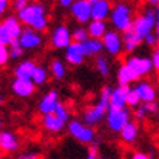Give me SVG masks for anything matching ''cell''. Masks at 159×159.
<instances>
[{
  "label": "cell",
  "instance_id": "39",
  "mask_svg": "<svg viewBox=\"0 0 159 159\" xmlns=\"http://www.w3.org/2000/svg\"><path fill=\"white\" fill-rule=\"evenodd\" d=\"M99 149H98V145L93 143V145L88 146V152H86V159H99Z\"/></svg>",
  "mask_w": 159,
  "mask_h": 159
},
{
  "label": "cell",
  "instance_id": "50",
  "mask_svg": "<svg viewBox=\"0 0 159 159\" xmlns=\"http://www.w3.org/2000/svg\"><path fill=\"white\" fill-rule=\"evenodd\" d=\"M88 2H89V3H91V5H92V3H95L97 0H88Z\"/></svg>",
  "mask_w": 159,
  "mask_h": 159
},
{
  "label": "cell",
  "instance_id": "27",
  "mask_svg": "<svg viewBox=\"0 0 159 159\" xmlns=\"http://www.w3.org/2000/svg\"><path fill=\"white\" fill-rule=\"evenodd\" d=\"M93 66L97 69V72L101 75L102 77H110L111 76V70H112V64L108 56L105 54H99L98 57H95L93 60Z\"/></svg>",
  "mask_w": 159,
  "mask_h": 159
},
{
  "label": "cell",
  "instance_id": "2",
  "mask_svg": "<svg viewBox=\"0 0 159 159\" xmlns=\"http://www.w3.org/2000/svg\"><path fill=\"white\" fill-rule=\"evenodd\" d=\"M134 18L136 16L131 5L124 2V0H121V2H117V3L112 5V10H111L108 20H110V24L114 31L120 32V34H124V32L131 29Z\"/></svg>",
  "mask_w": 159,
  "mask_h": 159
},
{
  "label": "cell",
  "instance_id": "44",
  "mask_svg": "<svg viewBox=\"0 0 159 159\" xmlns=\"http://www.w3.org/2000/svg\"><path fill=\"white\" fill-rule=\"evenodd\" d=\"M16 159H41V156L34 152H26V153H20Z\"/></svg>",
  "mask_w": 159,
  "mask_h": 159
},
{
  "label": "cell",
  "instance_id": "29",
  "mask_svg": "<svg viewBox=\"0 0 159 159\" xmlns=\"http://www.w3.org/2000/svg\"><path fill=\"white\" fill-rule=\"evenodd\" d=\"M31 80L35 83V86H41V85H44V83L48 80V70H47L45 67H43V66H37L34 75H32V77H31Z\"/></svg>",
  "mask_w": 159,
  "mask_h": 159
},
{
  "label": "cell",
  "instance_id": "3",
  "mask_svg": "<svg viewBox=\"0 0 159 159\" xmlns=\"http://www.w3.org/2000/svg\"><path fill=\"white\" fill-rule=\"evenodd\" d=\"M124 63L134 73L137 80H142L143 77L150 76L153 72L152 58H150V56H146V54H127Z\"/></svg>",
  "mask_w": 159,
  "mask_h": 159
},
{
  "label": "cell",
  "instance_id": "28",
  "mask_svg": "<svg viewBox=\"0 0 159 159\" xmlns=\"http://www.w3.org/2000/svg\"><path fill=\"white\" fill-rule=\"evenodd\" d=\"M50 73L53 75L54 79L57 80H63L66 75H67V67H66V63L60 60V58H54L53 61L50 63Z\"/></svg>",
  "mask_w": 159,
  "mask_h": 159
},
{
  "label": "cell",
  "instance_id": "26",
  "mask_svg": "<svg viewBox=\"0 0 159 159\" xmlns=\"http://www.w3.org/2000/svg\"><path fill=\"white\" fill-rule=\"evenodd\" d=\"M83 50H85V56L86 58H95L99 54L104 53V45H102L101 39L89 38L83 43Z\"/></svg>",
  "mask_w": 159,
  "mask_h": 159
},
{
  "label": "cell",
  "instance_id": "49",
  "mask_svg": "<svg viewBox=\"0 0 159 159\" xmlns=\"http://www.w3.org/2000/svg\"><path fill=\"white\" fill-rule=\"evenodd\" d=\"M2 127H3V121H2V118H0V131H2Z\"/></svg>",
  "mask_w": 159,
  "mask_h": 159
},
{
  "label": "cell",
  "instance_id": "11",
  "mask_svg": "<svg viewBox=\"0 0 159 159\" xmlns=\"http://www.w3.org/2000/svg\"><path fill=\"white\" fill-rule=\"evenodd\" d=\"M18 41H19V44L22 45V48L25 51L37 50L44 44V38H43V35H41V32L34 31V29H31V28H26V26L24 28V31H22V34H20Z\"/></svg>",
  "mask_w": 159,
  "mask_h": 159
},
{
  "label": "cell",
  "instance_id": "53",
  "mask_svg": "<svg viewBox=\"0 0 159 159\" xmlns=\"http://www.w3.org/2000/svg\"><path fill=\"white\" fill-rule=\"evenodd\" d=\"M2 102H3V97H2V95H0V104H2Z\"/></svg>",
  "mask_w": 159,
  "mask_h": 159
},
{
  "label": "cell",
  "instance_id": "25",
  "mask_svg": "<svg viewBox=\"0 0 159 159\" xmlns=\"http://www.w3.org/2000/svg\"><path fill=\"white\" fill-rule=\"evenodd\" d=\"M88 34L89 38H95V39H102V37L107 34L108 31V25L105 20H93L92 19L89 24L86 25Z\"/></svg>",
  "mask_w": 159,
  "mask_h": 159
},
{
  "label": "cell",
  "instance_id": "48",
  "mask_svg": "<svg viewBox=\"0 0 159 159\" xmlns=\"http://www.w3.org/2000/svg\"><path fill=\"white\" fill-rule=\"evenodd\" d=\"M149 7H159V0H146Z\"/></svg>",
  "mask_w": 159,
  "mask_h": 159
},
{
  "label": "cell",
  "instance_id": "24",
  "mask_svg": "<svg viewBox=\"0 0 159 159\" xmlns=\"http://www.w3.org/2000/svg\"><path fill=\"white\" fill-rule=\"evenodd\" d=\"M3 25H5V28L7 29L12 41L19 39L20 34H22V31H24V25L20 24V20L18 19V16H13V15L7 16V18L3 20Z\"/></svg>",
  "mask_w": 159,
  "mask_h": 159
},
{
  "label": "cell",
  "instance_id": "20",
  "mask_svg": "<svg viewBox=\"0 0 159 159\" xmlns=\"http://www.w3.org/2000/svg\"><path fill=\"white\" fill-rule=\"evenodd\" d=\"M116 77H117V85H118V86H131L133 83L139 82L137 77L134 76V73L129 69V66H127L124 61L117 67Z\"/></svg>",
  "mask_w": 159,
  "mask_h": 159
},
{
  "label": "cell",
  "instance_id": "35",
  "mask_svg": "<svg viewBox=\"0 0 159 159\" xmlns=\"http://www.w3.org/2000/svg\"><path fill=\"white\" fill-rule=\"evenodd\" d=\"M131 114H133V117H134V121H137V123L146 120L148 111H146V108H145V104H140L137 108H134V110L131 111Z\"/></svg>",
  "mask_w": 159,
  "mask_h": 159
},
{
  "label": "cell",
  "instance_id": "1",
  "mask_svg": "<svg viewBox=\"0 0 159 159\" xmlns=\"http://www.w3.org/2000/svg\"><path fill=\"white\" fill-rule=\"evenodd\" d=\"M18 19L20 24L26 28H31L38 32H44L48 28V18H47V9L43 3L31 2L24 10L18 12Z\"/></svg>",
  "mask_w": 159,
  "mask_h": 159
},
{
  "label": "cell",
  "instance_id": "9",
  "mask_svg": "<svg viewBox=\"0 0 159 159\" xmlns=\"http://www.w3.org/2000/svg\"><path fill=\"white\" fill-rule=\"evenodd\" d=\"M50 43H51V47L56 50H66L73 43L70 28L67 25H57L51 32Z\"/></svg>",
  "mask_w": 159,
  "mask_h": 159
},
{
  "label": "cell",
  "instance_id": "47",
  "mask_svg": "<svg viewBox=\"0 0 159 159\" xmlns=\"http://www.w3.org/2000/svg\"><path fill=\"white\" fill-rule=\"evenodd\" d=\"M156 10V25H155V34L158 37V41H159V7H155Z\"/></svg>",
  "mask_w": 159,
  "mask_h": 159
},
{
  "label": "cell",
  "instance_id": "16",
  "mask_svg": "<svg viewBox=\"0 0 159 159\" xmlns=\"http://www.w3.org/2000/svg\"><path fill=\"white\" fill-rule=\"evenodd\" d=\"M130 86H118L112 88L110 98V110H123L127 108V93Z\"/></svg>",
  "mask_w": 159,
  "mask_h": 159
},
{
  "label": "cell",
  "instance_id": "21",
  "mask_svg": "<svg viewBox=\"0 0 159 159\" xmlns=\"http://www.w3.org/2000/svg\"><path fill=\"white\" fill-rule=\"evenodd\" d=\"M143 44V39L136 34L133 29L127 31L123 34V45H124V53L127 54H134L139 47Z\"/></svg>",
  "mask_w": 159,
  "mask_h": 159
},
{
  "label": "cell",
  "instance_id": "14",
  "mask_svg": "<svg viewBox=\"0 0 159 159\" xmlns=\"http://www.w3.org/2000/svg\"><path fill=\"white\" fill-rule=\"evenodd\" d=\"M58 102H60V99H58V92L56 91V89H51V91L47 92V93L41 98V101L38 102V111L43 116L54 114Z\"/></svg>",
  "mask_w": 159,
  "mask_h": 159
},
{
  "label": "cell",
  "instance_id": "6",
  "mask_svg": "<svg viewBox=\"0 0 159 159\" xmlns=\"http://www.w3.org/2000/svg\"><path fill=\"white\" fill-rule=\"evenodd\" d=\"M131 114L130 108H123V110H108L105 117V124L107 129L112 133H120L124 125L131 121Z\"/></svg>",
  "mask_w": 159,
  "mask_h": 159
},
{
  "label": "cell",
  "instance_id": "8",
  "mask_svg": "<svg viewBox=\"0 0 159 159\" xmlns=\"http://www.w3.org/2000/svg\"><path fill=\"white\" fill-rule=\"evenodd\" d=\"M108 110H110V107L108 105L97 101L93 105L88 107L86 110L83 111L82 121L85 123V124L89 125V127H95V125L101 124L102 121H105V117H107Z\"/></svg>",
  "mask_w": 159,
  "mask_h": 159
},
{
  "label": "cell",
  "instance_id": "13",
  "mask_svg": "<svg viewBox=\"0 0 159 159\" xmlns=\"http://www.w3.org/2000/svg\"><path fill=\"white\" fill-rule=\"evenodd\" d=\"M64 60L67 64L77 67V66H82L86 56H85V50H83V44L79 43H72L67 48L64 50Z\"/></svg>",
  "mask_w": 159,
  "mask_h": 159
},
{
  "label": "cell",
  "instance_id": "22",
  "mask_svg": "<svg viewBox=\"0 0 159 159\" xmlns=\"http://www.w3.org/2000/svg\"><path fill=\"white\" fill-rule=\"evenodd\" d=\"M41 125L50 133H61L64 129H66V123L61 121L56 114H47V116H43V120H41Z\"/></svg>",
  "mask_w": 159,
  "mask_h": 159
},
{
  "label": "cell",
  "instance_id": "32",
  "mask_svg": "<svg viewBox=\"0 0 159 159\" xmlns=\"http://www.w3.org/2000/svg\"><path fill=\"white\" fill-rule=\"evenodd\" d=\"M140 104H142V101H140V98H139V95H137L136 89L133 86H130L129 93H127V108L134 110V108H137Z\"/></svg>",
  "mask_w": 159,
  "mask_h": 159
},
{
  "label": "cell",
  "instance_id": "41",
  "mask_svg": "<svg viewBox=\"0 0 159 159\" xmlns=\"http://www.w3.org/2000/svg\"><path fill=\"white\" fill-rule=\"evenodd\" d=\"M143 44H146V45H148V47H150V48H155V47L159 44L156 34H155V32H152V34L146 35L145 39H143Z\"/></svg>",
  "mask_w": 159,
  "mask_h": 159
},
{
  "label": "cell",
  "instance_id": "4",
  "mask_svg": "<svg viewBox=\"0 0 159 159\" xmlns=\"http://www.w3.org/2000/svg\"><path fill=\"white\" fill-rule=\"evenodd\" d=\"M155 25H156V10H155V7L148 6L143 12H140L134 18L131 29L142 39H145L146 35L155 32Z\"/></svg>",
  "mask_w": 159,
  "mask_h": 159
},
{
  "label": "cell",
  "instance_id": "43",
  "mask_svg": "<svg viewBox=\"0 0 159 159\" xmlns=\"http://www.w3.org/2000/svg\"><path fill=\"white\" fill-rule=\"evenodd\" d=\"M129 159H153L149 153L146 152H142V150H134L129 155Z\"/></svg>",
  "mask_w": 159,
  "mask_h": 159
},
{
  "label": "cell",
  "instance_id": "17",
  "mask_svg": "<svg viewBox=\"0 0 159 159\" xmlns=\"http://www.w3.org/2000/svg\"><path fill=\"white\" fill-rule=\"evenodd\" d=\"M19 139L10 130H2L0 131V150L3 153H12L19 149Z\"/></svg>",
  "mask_w": 159,
  "mask_h": 159
},
{
  "label": "cell",
  "instance_id": "45",
  "mask_svg": "<svg viewBox=\"0 0 159 159\" xmlns=\"http://www.w3.org/2000/svg\"><path fill=\"white\" fill-rule=\"evenodd\" d=\"M10 2L12 0H0V16H3V15L7 12L10 6Z\"/></svg>",
  "mask_w": 159,
  "mask_h": 159
},
{
  "label": "cell",
  "instance_id": "51",
  "mask_svg": "<svg viewBox=\"0 0 159 159\" xmlns=\"http://www.w3.org/2000/svg\"><path fill=\"white\" fill-rule=\"evenodd\" d=\"M0 159H3V152L0 150Z\"/></svg>",
  "mask_w": 159,
  "mask_h": 159
},
{
  "label": "cell",
  "instance_id": "10",
  "mask_svg": "<svg viewBox=\"0 0 159 159\" xmlns=\"http://www.w3.org/2000/svg\"><path fill=\"white\" fill-rule=\"evenodd\" d=\"M70 15L79 25H88L92 20V5L88 0H75L70 6Z\"/></svg>",
  "mask_w": 159,
  "mask_h": 159
},
{
  "label": "cell",
  "instance_id": "12",
  "mask_svg": "<svg viewBox=\"0 0 159 159\" xmlns=\"http://www.w3.org/2000/svg\"><path fill=\"white\" fill-rule=\"evenodd\" d=\"M133 88H134L136 92H137L142 104L153 102V101H156V98H158V89H156V86H155L150 80H148V79H142L139 82H136Z\"/></svg>",
  "mask_w": 159,
  "mask_h": 159
},
{
  "label": "cell",
  "instance_id": "31",
  "mask_svg": "<svg viewBox=\"0 0 159 159\" xmlns=\"http://www.w3.org/2000/svg\"><path fill=\"white\" fill-rule=\"evenodd\" d=\"M7 47H9V54H10V58H12V60L20 58L22 56H24V53H25V50L22 48V45L19 44V41H18V39L12 41Z\"/></svg>",
  "mask_w": 159,
  "mask_h": 159
},
{
  "label": "cell",
  "instance_id": "23",
  "mask_svg": "<svg viewBox=\"0 0 159 159\" xmlns=\"http://www.w3.org/2000/svg\"><path fill=\"white\" fill-rule=\"evenodd\" d=\"M37 63L34 60H24L15 67V79H31L37 69Z\"/></svg>",
  "mask_w": 159,
  "mask_h": 159
},
{
  "label": "cell",
  "instance_id": "19",
  "mask_svg": "<svg viewBox=\"0 0 159 159\" xmlns=\"http://www.w3.org/2000/svg\"><path fill=\"white\" fill-rule=\"evenodd\" d=\"M112 3L111 0H97L92 3V19L93 20H105L110 19Z\"/></svg>",
  "mask_w": 159,
  "mask_h": 159
},
{
  "label": "cell",
  "instance_id": "52",
  "mask_svg": "<svg viewBox=\"0 0 159 159\" xmlns=\"http://www.w3.org/2000/svg\"><path fill=\"white\" fill-rule=\"evenodd\" d=\"M99 159H110V158H107V156H99Z\"/></svg>",
  "mask_w": 159,
  "mask_h": 159
},
{
  "label": "cell",
  "instance_id": "18",
  "mask_svg": "<svg viewBox=\"0 0 159 159\" xmlns=\"http://www.w3.org/2000/svg\"><path fill=\"white\" fill-rule=\"evenodd\" d=\"M10 86L12 92L19 98H29L35 92V83L31 79H15Z\"/></svg>",
  "mask_w": 159,
  "mask_h": 159
},
{
  "label": "cell",
  "instance_id": "38",
  "mask_svg": "<svg viewBox=\"0 0 159 159\" xmlns=\"http://www.w3.org/2000/svg\"><path fill=\"white\" fill-rule=\"evenodd\" d=\"M150 58H152V64H153V72H156L159 75V44L155 48H152Z\"/></svg>",
  "mask_w": 159,
  "mask_h": 159
},
{
  "label": "cell",
  "instance_id": "7",
  "mask_svg": "<svg viewBox=\"0 0 159 159\" xmlns=\"http://www.w3.org/2000/svg\"><path fill=\"white\" fill-rule=\"evenodd\" d=\"M102 45L104 51L108 57H120L124 53V45H123V34L117 32L114 29H108L107 34L102 37Z\"/></svg>",
  "mask_w": 159,
  "mask_h": 159
},
{
  "label": "cell",
  "instance_id": "5",
  "mask_svg": "<svg viewBox=\"0 0 159 159\" xmlns=\"http://www.w3.org/2000/svg\"><path fill=\"white\" fill-rule=\"evenodd\" d=\"M69 134L72 136L73 139L82 143V145H88L91 146L95 143L97 140V133H95V129L93 127H89L88 124H85L83 121L80 120H70L66 125Z\"/></svg>",
  "mask_w": 159,
  "mask_h": 159
},
{
  "label": "cell",
  "instance_id": "15",
  "mask_svg": "<svg viewBox=\"0 0 159 159\" xmlns=\"http://www.w3.org/2000/svg\"><path fill=\"white\" fill-rule=\"evenodd\" d=\"M118 136H120V140L124 145H127V146L134 145L140 136V124L134 120L129 121L124 125V129L118 133Z\"/></svg>",
  "mask_w": 159,
  "mask_h": 159
},
{
  "label": "cell",
  "instance_id": "42",
  "mask_svg": "<svg viewBox=\"0 0 159 159\" xmlns=\"http://www.w3.org/2000/svg\"><path fill=\"white\" fill-rule=\"evenodd\" d=\"M145 108H146V111H148V116H156V114H159V102L158 101L145 104Z\"/></svg>",
  "mask_w": 159,
  "mask_h": 159
},
{
  "label": "cell",
  "instance_id": "37",
  "mask_svg": "<svg viewBox=\"0 0 159 159\" xmlns=\"http://www.w3.org/2000/svg\"><path fill=\"white\" fill-rule=\"evenodd\" d=\"M10 60V54H9V47L7 45H0V67L6 66Z\"/></svg>",
  "mask_w": 159,
  "mask_h": 159
},
{
  "label": "cell",
  "instance_id": "33",
  "mask_svg": "<svg viewBox=\"0 0 159 159\" xmlns=\"http://www.w3.org/2000/svg\"><path fill=\"white\" fill-rule=\"evenodd\" d=\"M54 114H56L61 121H64L66 124L70 121V111H69V108L64 105L63 102H58V105H57V108H56V111H54Z\"/></svg>",
  "mask_w": 159,
  "mask_h": 159
},
{
  "label": "cell",
  "instance_id": "36",
  "mask_svg": "<svg viewBox=\"0 0 159 159\" xmlns=\"http://www.w3.org/2000/svg\"><path fill=\"white\" fill-rule=\"evenodd\" d=\"M12 43V38H10L7 29L5 28L3 22H0V45H9Z\"/></svg>",
  "mask_w": 159,
  "mask_h": 159
},
{
  "label": "cell",
  "instance_id": "30",
  "mask_svg": "<svg viewBox=\"0 0 159 159\" xmlns=\"http://www.w3.org/2000/svg\"><path fill=\"white\" fill-rule=\"evenodd\" d=\"M86 39H89V34H88L86 26L79 25V26H76L75 29H72V41L73 43L83 44Z\"/></svg>",
  "mask_w": 159,
  "mask_h": 159
},
{
  "label": "cell",
  "instance_id": "40",
  "mask_svg": "<svg viewBox=\"0 0 159 159\" xmlns=\"http://www.w3.org/2000/svg\"><path fill=\"white\" fill-rule=\"evenodd\" d=\"M10 3H12V9L18 13V12H20V10H24L31 2H29V0H12Z\"/></svg>",
  "mask_w": 159,
  "mask_h": 159
},
{
  "label": "cell",
  "instance_id": "34",
  "mask_svg": "<svg viewBox=\"0 0 159 159\" xmlns=\"http://www.w3.org/2000/svg\"><path fill=\"white\" fill-rule=\"evenodd\" d=\"M111 91H112V88L105 85V86L102 88L101 91H99V95H98V101L102 102V104H105V105L110 107V98H111Z\"/></svg>",
  "mask_w": 159,
  "mask_h": 159
},
{
  "label": "cell",
  "instance_id": "46",
  "mask_svg": "<svg viewBox=\"0 0 159 159\" xmlns=\"http://www.w3.org/2000/svg\"><path fill=\"white\" fill-rule=\"evenodd\" d=\"M73 2H75V0H57V3L61 6V7H64V9H70V6L73 5Z\"/></svg>",
  "mask_w": 159,
  "mask_h": 159
}]
</instances>
